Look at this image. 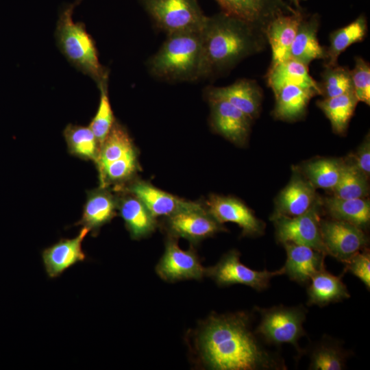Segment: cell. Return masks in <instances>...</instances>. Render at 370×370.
Wrapping results in <instances>:
<instances>
[{
    "mask_svg": "<svg viewBox=\"0 0 370 370\" xmlns=\"http://www.w3.org/2000/svg\"><path fill=\"white\" fill-rule=\"evenodd\" d=\"M247 312L213 314L203 323L197 347L204 364L214 370H286L278 352L269 349L251 328Z\"/></svg>",
    "mask_w": 370,
    "mask_h": 370,
    "instance_id": "1",
    "label": "cell"
},
{
    "mask_svg": "<svg viewBox=\"0 0 370 370\" xmlns=\"http://www.w3.org/2000/svg\"><path fill=\"white\" fill-rule=\"evenodd\" d=\"M201 36L199 79L230 66L257 47L251 25L225 12L208 16Z\"/></svg>",
    "mask_w": 370,
    "mask_h": 370,
    "instance_id": "2",
    "label": "cell"
},
{
    "mask_svg": "<svg viewBox=\"0 0 370 370\" xmlns=\"http://www.w3.org/2000/svg\"><path fill=\"white\" fill-rule=\"evenodd\" d=\"M82 1L75 0L60 9L55 38L58 49L69 62L99 86L108 82V70L100 63L95 42L85 24L73 20L74 9Z\"/></svg>",
    "mask_w": 370,
    "mask_h": 370,
    "instance_id": "3",
    "label": "cell"
},
{
    "mask_svg": "<svg viewBox=\"0 0 370 370\" xmlns=\"http://www.w3.org/2000/svg\"><path fill=\"white\" fill-rule=\"evenodd\" d=\"M201 53V32L167 35V38L148 62L151 74L162 80L199 79Z\"/></svg>",
    "mask_w": 370,
    "mask_h": 370,
    "instance_id": "4",
    "label": "cell"
},
{
    "mask_svg": "<svg viewBox=\"0 0 370 370\" xmlns=\"http://www.w3.org/2000/svg\"><path fill=\"white\" fill-rule=\"evenodd\" d=\"M255 309L259 313L260 320L254 331L266 345L290 344L295 348L297 356L303 354L299 341L307 335L304 323L308 310L302 304L295 306L278 305L270 308L256 306Z\"/></svg>",
    "mask_w": 370,
    "mask_h": 370,
    "instance_id": "5",
    "label": "cell"
},
{
    "mask_svg": "<svg viewBox=\"0 0 370 370\" xmlns=\"http://www.w3.org/2000/svg\"><path fill=\"white\" fill-rule=\"evenodd\" d=\"M156 26L167 35L201 32L208 19L197 0H141Z\"/></svg>",
    "mask_w": 370,
    "mask_h": 370,
    "instance_id": "6",
    "label": "cell"
},
{
    "mask_svg": "<svg viewBox=\"0 0 370 370\" xmlns=\"http://www.w3.org/2000/svg\"><path fill=\"white\" fill-rule=\"evenodd\" d=\"M240 257L239 251L230 250L215 265L206 268V275L221 286L243 284L262 291L269 288L273 278L284 274L283 267L271 271L254 270L243 264Z\"/></svg>",
    "mask_w": 370,
    "mask_h": 370,
    "instance_id": "7",
    "label": "cell"
},
{
    "mask_svg": "<svg viewBox=\"0 0 370 370\" xmlns=\"http://www.w3.org/2000/svg\"><path fill=\"white\" fill-rule=\"evenodd\" d=\"M320 206L319 200L305 213L295 217H272L275 238L282 245L292 243L312 247L327 256L320 232Z\"/></svg>",
    "mask_w": 370,
    "mask_h": 370,
    "instance_id": "8",
    "label": "cell"
},
{
    "mask_svg": "<svg viewBox=\"0 0 370 370\" xmlns=\"http://www.w3.org/2000/svg\"><path fill=\"white\" fill-rule=\"evenodd\" d=\"M320 232L327 255L344 263L369 243L364 230L350 223L320 219Z\"/></svg>",
    "mask_w": 370,
    "mask_h": 370,
    "instance_id": "9",
    "label": "cell"
},
{
    "mask_svg": "<svg viewBox=\"0 0 370 370\" xmlns=\"http://www.w3.org/2000/svg\"><path fill=\"white\" fill-rule=\"evenodd\" d=\"M158 275L164 281L173 282L183 280H201L206 275L204 267L195 251L182 249L177 238L170 236L165 250L156 267Z\"/></svg>",
    "mask_w": 370,
    "mask_h": 370,
    "instance_id": "10",
    "label": "cell"
},
{
    "mask_svg": "<svg viewBox=\"0 0 370 370\" xmlns=\"http://www.w3.org/2000/svg\"><path fill=\"white\" fill-rule=\"evenodd\" d=\"M166 227L170 236L186 238L194 244L225 230L204 206L167 217Z\"/></svg>",
    "mask_w": 370,
    "mask_h": 370,
    "instance_id": "11",
    "label": "cell"
},
{
    "mask_svg": "<svg viewBox=\"0 0 370 370\" xmlns=\"http://www.w3.org/2000/svg\"><path fill=\"white\" fill-rule=\"evenodd\" d=\"M206 204V210L218 222L237 224L243 236H256L264 232V223L243 202L234 197L212 195Z\"/></svg>",
    "mask_w": 370,
    "mask_h": 370,
    "instance_id": "12",
    "label": "cell"
},
{
    "mask_svg": "<svg viewBox=\"0 0 370 370\" xmlns=\"http://www.w3.org/2000/svg\"><path fill=\"white\" fill-rule=\"evenodd\" d=\"M206 98L210 107V120L214 130L230 142L243 145L249 136L251 119L224 99Z\"/></svg>",
    "mask_w": 370,
    "mask_h": 370,
    "instance_id": "13",
    "label": "cell"
},
{
    "mask_svg": "<svg viewBox=\"0 0 370 370\" xmlns=\"http://www.w3.org/2000/svg\"><path fill=\"white\" fill-rule=\"evenodd\" d=\"M125 190L139 199L156 218L203 207L199 203L182 199L143 180L132 182Z\"/></svg>",
    "mask_w": 370,
    "mask_h": 370,
    "instance_id": "14",
    "label": "cell"
},
{
    "mask_svg": "<svg viewBox=\"0 0 370 370\" xmlns=\"http://www.w3.org/2000/svg\"><path fill=\"white\" fill-rule=\"evenodd\" d=\"M88 232L83 227L75 238H62L42 250V260L49 278H56L70 267L86 260L82 242Z\"/></svg>",
    "mask_w": 370,
    "mask_h": 370,
    "instance_id": "15",
    "label": "cell"
},
{
    "mask_svg": "<svg viewBox=\"0 0 370 370\" xmlns=\"http://www.w3.org/2000/svg\"><path fill=\"white\" fill-rule=\"evenodd\" d=\"M286 252L284 274L299 284H308L311 278L325 268V254L312 247L292 243L283 244Z\"/></svg>",
    "mask_w": 370,
    "mask_h": 370,
    "instance_id": "16",
    "label": "cell"
},
{
    "mask_svg": "<svg viewBox=\"0 0 370 370\" xmlns=\"http://www.w3.org/2000/svg\"><path fill=\"white\" fill-rule=\"evenodd\" d=\"M315 187L306 178L295 173L278 195L272 217H295L307 212L318 200Z\"/></svg>",
    "mask_w": 370,
    "mask_h": 370,
    "instance_id": "17",
    "label": "cell"
},
{
    "mask_svg": "<svg viewBox=\"0 0 370 370\" xmlns=\"http://www.w3.org/2000/svg\"><path fill=\"white\" fill-rule=\"evenodd\" d=\"M118 198L106 187L88 192L81 219L76 225L86 227L93 236L116 214Z\"/></svg>",
    "mask_w": 370,
    "mask_h": 370,
    "instance_id": "18",
    "label": "cell"
},
{
    "mask_svg": "<svg viewBox=\"0 0 370 370\" xmlns=\"http://www.w3.org/2000/svg\"><path fill=\"white\" fill-rule=\"evenodd\" d=\"M206 97L224 99L241 110L251 120L259 112L262 94L253 81L240 79L225 87H208Z\"/></svg>",
    "mask_w": 370,
    "mask_h": 370,
    "instance_id": "19",
    "label": "cell"
},
{
    "mask_svg": "<svg viewBox=\"0 0 370 370\" xmlns=\"http://www.w3.org/2000/svg\"><path fill=\"white\" fill-rule=\"evenodd\" d=\"M301 21V14L293 12L291 14H276L270 21L267 35L272 51L271 67L291 58V47Z\"/></svg>",
    "mask_w": 370,
    "mask_h": 370,
    "instance_id": "20",
    "label": "cell"
},
{
    "mask_svg": "<svg viewBox=\"0 0 370 370\" xmlns=\"http://www.w3.org/2000/svg\"><path fill=\"white\" fill-rule=\"evenodd\" d=\"M343 275H334L325 268L315 273L308 284V306L323 307L349 299L350 294L342 280Z\"/></svg>",
    "mask_w": 370,
    "mask_h": 370,
    "instance_id": "21",
    "label": "cell"
},
{
    "mask_svg": "<svg viewBox=\"0 0 370 370\" xmlns=\"http://www.w3.org/2000/svg\"><path fill=\"white\" fill-rule=\"evenodd\" d=\"M117 209L132 239L138 240L147 236L157 226L156 218L139 199L131 193L118 198Z\"/></svg>",
    "mask_w": 370,
    "mask_h": 370,
    "instance_id": "22",
    "label": "cell"
},
{
    "mask_svg": "<svg viewBox=\"0 0 370 370\" xmlns=\"http://www.w3.org/2000/svg\"><path fill=\"white\" fill-rule=\"evenodd\" d=\"M309 345L307 350L303 349V354L308 353V369L342 370L346 368L351 352L344 348L339 340L325 334Z\"/></svg>",
    "mask_w": 370,
    "mask_h": 370,
    "instance_id": "23",
    "label": "cell"
},
{
    "mask_svg": "<svg viewBox=\"0 0 370 370\" xmlns=\"http://www.w3.org/2000/svg\"><path fill=\"white\" fill-rule=\"evenodd\" d=\"M268 84L273 92L286 85H296L321 95L320 86L310 75L308 66L291 58L271 67L268 74Z\"/></svg>",
    "mask_w": 370,
    "mask_h": 370,
    "instance_id": "24",
    "label": "cell"
},
{
    "mask_svg": "<svg viewBox=\"0 0 370 370\" xmlns=\"http://www.w3.org/2000/svg\"><path fill=\"white\" fill-rule=\"evenodd\" d=\"M323 206L332 219L344 221L362 230L370 221V202L366 198L342 199L335 196L327 197Z\"/></svg>",
    "mask_w": 370,
    "mask_h": 370,
    "instance_id": "25",
    "label": "cell"
},
{
    "mask_svg": "<svg viewBox=\"0 0 370 370\" xmlns=\"http://www.w3.org/2000/svg\"><path fill=\"white\" fill-rule=\"evenodd\" d=\"M318 19L301 21L291 47L290 56L306 65L316 59L327 58L325 49L317 39Z\"/></svg>",
    "mask_w": 370,
    "mask_h": 370,
    "instance_id": "26",
    "label": "cell"
},
{
    "mask_svg": "<svg viewBox=\"0 0 370 370\" xmlns=\"http://www.w3.org/2000/svg\"><path fill=\"white\" fill-rule=\"evenodd\" d=\"M274 115L276 118L293 121L301 117L305 112L314 92L296 85H286L275 93Z\"/></svg>",
    "mask_w": 370,
    "mask_h": 370,
    "instance_id": "27",
    "label": "cell"
},
{
    "mask_svg": "<svg viewBox=\"0 0 370 370\" xmlns=\"http://www.w3.org/2000/svg\"><path fill=\"white\" fill-rule=\"evenodd\" d=\"M358 100L354 91L339 96L325 98L317 102L330 120L334 132L342 134L346 130Z\"/></svg>",
    "mask_w": 370,
    "mask_h": 370,
    "instance_id": "28",
    "label": "cell"
},
{
    "mask_svg": "<svg viewBox=\"0 0 370 370\" xmlns=\"http://www.w3.org/2000/svg\"><path fill=\"white\" fill-rule=\"evenodd\" d=\"M63 135L71 155L96 162L100 146L89 126L68 124L63 131Z\"/></svg>",
    "mask_w": 370,
    "mask_h": 370,
    "instance_id": "29",
    "label": "cell"
},
{
    "mask_svg": "<svg viewBox=\"0 0 370 370\" xmlns=\"http://www.w3.org/2000/svg\"><path fill=\"white\" fill-rule=\"evenodd\" d=\"M132 140L123 125L115 121L99 148L95 162L98 170L135 149Z\"/></svg>",
    "mask_w": 370,
    "mask_h": 370,
    "instance_id": "30",
    "label": "cell"
},
{
    "mask_svg": "<svg viewBox=\"0 0 370 370\" xmlns=\"http://www.w3.org/2000/svg\"><path fill=\"white\" fill-rule=\"evenodd\" d=\"M367 24L363 15L347 25L333 32L330 47L326 51L328 66H336L338 57L351 45L362 41L366 36Z\"/></svg>",
    "mask_w": 370,
    "mask_h": 370,
    "instance_id": "31",
    "label": "cell"
},
{
    "mask_svg": "<svg viewBox=\"0 0 370 370\" xmlns=\"http://www.w3.org/2000/svg\"><path fill=\"white\" fill-rule=\"evenodd\" d=\"M345 163L335 158H322L306 163L305 177L315 187L333 190L342 175Z\"/></svg>",
    "mask_w": 370,
    "mask_h": 370,
    "instance_id": "32",
    "label": "cell"
},
{
    "mask_svg": "<svg viewBox=\"0 0 370 370\" xmlns=\"http://www.w3.org/2000/svg\"><path fill=\"white\" fill-rule=\"evenodd\" d=\"M138 168V153L135 149L98 170L99 186L108 188L114 185L119 189L121 188L134 176Z\"/></svg>",
    "mask_w": 370,
    "mask_h": 370,
    "instance_id": "33",
    "label": "cell"
},
{
    "mask_svg": "<svg viewBox=\"0 0 370 370\" xmlns=\"http://www.w3.org/2000/svg\"><path fill=\"white\" fill-rule=\"evenodd\" d=\"M223 12L253 25L273 10L272 0H216Z\"/></svg>",
    "mask_w": 370,
    "mask_h": 370,
    "instance_id": "34",
    "label": "cell"
},
{
    "mask_svg": "<svg viewBox=\"0 0 370 370\" xmlns=\"http://www.w3.org/2000/svg\"><path fill=\"white\" fill-rule=\"evenodd\" d=\"M367 180L353 163H345L341 178L332 190L334 196L342 199L366 198L369 190Z\"/></svg>",
    "mask_w": 370,
    "mask_h": 370,
    "instance_id": "35",
    "label": "cell"
},
{
    "mask_svg": "<svg viewBox=\"0 0 370 370\" xmlns=\"http://www.w3.org/2000/svg\"><path fill=\"white\" fill-rule=\"evenodd\" d=\"M98 87L100 90L99 103L97 111L90 123L89 127L101 146L116 120L108 97V82H103Z\"/></svg>",
    "mask_w": 370,
    "mask_h": 370,
    "instance_id": "36",
    "label": "cell"
},
{
    "mask_svg": "<svg viewBox=\"0 0 370 370\" xmlns=\"http://www.w3.org/2000/svg\"><path fill=\"white\" fill-rule=\"evenodd\" d=\"M321 94L334 97L354 91L350 71L342 66H328L322 74Z\"/></svg>",
    "mask_w": 370,
    "mask_h": 370,
    "instance_id": "37",
    "label": "cell"
},
{
    "mask_svg": "<svg viewBox=\"0 0 370 370\" xmlns=\"http://www.w3.org/2000/svg\"><path fill=\"white\" fill-rule=\"evenodd\" d=\"M354 93L358 101L370 103V67L361 58H356L354 69L350 71Z\"/></svg>",
    "mask_w": 370,
    "mask_h": 370,
    "instance_id": "38",
    "label": "cell"
},
{
    "mask_svg": "<svg viewBox=\"0 0 370 370\" xmlns=\"http://www.w3.org/2000/svg\"><path fill=\"white\" fill-rule=\"evenodd\" d=\"M345 264L344 273L349 272L358 278L366 286L370 289V253L366 247L352 256L343 263Z\"/></svg>",
    "mask_w": 370,
    "mask_h": 370,
    "instance_id": "39",
    "label": "cell"
},
{
    "mask_svg": "<svg viewBox=\"0 0 370 370\" xmlns=\"http://www.w3.org/2000/svg\"><path fill=\"white\" fill-rule=\"evenodd\" d=\"M368 136L357 150L352 162L367 177L370 173V142Z\"/></svg>",
    "mask_w": 370,
    "mask_h": 370,
    "instance_id": "40",
    "label": "cell"
},
{
    "mask_svg": "<svg viewBox=\"0 0 370 370\" xmlns=\"http://www.w3.org/2000/svg\"><path fill=\"white\" fill-rule=\"evenodd\" d=\"M295 6L299 7V3L301 1L304 0H290Z\"/></svg>",
    "mask_w": 370,
    "mask_h": 370,
    "instance_id": "41",
    "label": "cell"
}]
</instances>
